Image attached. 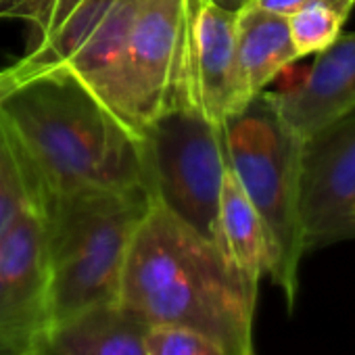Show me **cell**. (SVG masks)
Returning a JSON list of instances; mask_svg holds the SVG:
<instances>
[{"mask_svg": "<svg viewBox=\"0 0 355 355\" xmlns=\"http://www.w3.org/2000/svg\"><path fill=\"white\" fill-rule=\"evenodd\" d=\"M117 303L146 326L199 330L241 353L257 355V293L218 245L150 197L123 261Z\"/></svg>", "mask_w": 355, "mask_h": 355, "instance_id": "6da1fadb", "label": "cell"}, {"mask_svg": "<svg viewBox=\"0 0 355 355\" xmlns=\"http://www.w3.org/2000/svg\"><path fill=\"white\" fill-rule=\"evenodd\" d=\"M0 123L38 203L78 191L146 193L140 138L67 76L49 73L13 92Z\"/></svg>", "mask_w": 355, "mask_h": 355, "instance_id": "7a4b0ae2", "label": "cell"}, {"mask_svg": "<svg viewBox=\"0 0 355 355\" xmlns=\"http://www.w3.org/2000/svg\"><path fill=\"white\" fill-rule=\"evenodd\" d=\"M146 0H0V19L30 28L28 53L80 82L136 138L130 53Z\"/></svg>", "mask_w": 355, "mask_h": 355, "instance_id": "3957f363", "label": "cell"}, {"mask_svg": "<svg viewBox=\"0 0 355 355\" xmlns=\"http://www.w3.org/2000/svg\"><path fill=\"white\" fill-rule=\"evenodd\" d=\"M49 245V324L117 301L132 236L148 207L144 191H78L40 203Z\"/></svg>", "mask_w": 355, "mask_h": 355, "instance_id": "277c9868", "label": "cell"}, {"mask_svg": "<svg viewBox=\"0 0 355 355\" xmlns=\"http://www.w3.org/2000/svg\"><path fill=\"white\" fill-rule=\"evenodd\" d=\"M228 167L255 207L270 245L268 276L293 311L305 255L301 226L303 138L280 117L268 92L222 123Z\"/></svg>", "mask_w": 355, "mask_h": 355, "instance_id": "5b68a950", "label": "cell"}, {"mask_svg": "<svg viewBox=\"0 0 355 355\" xmlns=\"http://www.w3.org/2000/svg\"><path fill=\"white\" fill-rule=\"evenodd\" d=\"M146 193L220 247V193L228 167L222 125L193 107L155 117L140 134Z\"/></svg>", "mask_w": 355, "mask_h": 355, "instance_id": "8992f818", "label": "cell"}, {"mask_svg": "<svg viewBox=\"0 0 355 355\" xmlns=\"http://www.w3.org/2000/svg\"><path fill=\"white\" fill-rule=\"evenodd\" d=\"M305 253L355 239V111L303 140Z\"/></svg>", "mask_w": 355, "mask_h": 355, "instance_id": "52a82bcc", "label": "cell"}, {"mask_svg": "<svg viewBox=\"0 0 355 355\" xmlns=\"http://www.w3.org/2000/svg\"><path fill=\"white\" fill-rule=\"evenodd\" d=\"M184 103L222 125L243 109L236 71V11L214 0H184Z\"/></svg>", "mask_w": 355, "mask_h": 355, "instance_id": "ba28073f", "label": "cell"}, {"mask_svg": "<svg viewBox=\"0 0 355 355\" xmlns=\"http://www.w3.org/2000/svg\"><path fill=\"white\" fill-rule=\"evenodd\" d=\"M49 245L40 203H30L0 234V334L34 340L49 322Z\"/></svg>", "mask_w": 355, "mask_h": 355, "instance_id": "9c48e42d", "label": "cell"}, {"mask_svg": "<svg viewBox=\"0 0 355 355\" xmlns=\"http://www.w3.org/2000/svg\"><path fill=\"white\" fill-rule=\"evenodd\" d=\"M268 98L303 140L355 111V32L340 34L315 53L311 69L297 86L268 92Z\"/></svg>", "mask_w": 355, "mask_h": 355, "instance_id": "30bf717a", "label": "cell"}, {"mask_svg": "<svg viewBox=\"0 0 355 355\" xmlns=\"http://www.w3.org/2000/svg\"><path fill=\"white\" fill-rule=\"evenodd\" d=\"M146 328L117 301H109L49 324L32 349L38 355H146Z\"/></svg>", "mask_w": 355, "mask_h": 355, "instance_id": "8fae6325", "label": "cell"}, {"mask_svg": "<svg viewBox=\"0 0 355 355\" xmlns=\"http://www.w3.org/2000/svg\"><path fill=\"white\" fill-rule=\"evenodd\" d=\"M297 57L288 19L253 3L236 11V71L243 105L261 94Z\"/></svg>", "mask_w": 355, "mask_h": 355, "instance_id": "7c38bea8", "label": "cell"}, {"mask_svg": "<svg viewBox=\"0 0 355 355\" xmlns=\"http://www.w3.org/2000/svg\"><path fill=\"white\" fill-rule=\"evenodd\" d=\"M218 226L226 259L245 284L259 293V282L270 270V245L255 207L230 167H226L222 182Z\"/></svg>", "mask_w": 355, "mask_h": 355, "instance_id": "4fadbf2b", "label": "cell"}, {"mask_svg": "<svg viewBox=\"0 0 355 355\" xmlns=\"http://www.w3.org/2000/svg\"><path fill=\"white\" fill-rule=\"evenodd\" d=\"M355 0H309L288 19L297 57L315 55L330 46L340 34Z\"/></svg>", "mask_w": 355, "mask_h": 355, "instance_id": "5bb4252c", "label": "cell"}, {"mask_svg": "<svg viewBox=\"0 0 355 355\" xmlns=\"http://www.w3.org/2000/svg\"><path fill=\"white\" fill-rule=\"evenodd\" d=\"M30 203H38L32 180L9 134L0 123V234Z\"/></svg>", "mask_w": 355, "mask_h": 355, "instance_id": "9a60e30c", "label": "cell"}, {"mask_svg": "<svg viewBox=\"0 0 355 355\" xmlns=\"http://www.w3.org/2000/svg\"><path fill=\"white\" fill-rule=\"evenodd\" d=\"M144 347L146 355H247L199 330L182 326H148Z\"/></svg>", "mask_w": 355, "mask_h": 355, "instance_id": "2e32d148", "label": "cell"}, {"mask_svg": "<svg viewBox=\"0 0 355 355\" xmlns=\"http://www.w3.org/2000/svg\"><path fill=\"white\" fill-rule=\"evenodd\" d=\"M49 73H53V69L49 65L32 59L30 55H24L13 65L0 69V105H3L13 92L24 88L26 84H30L38 78H44Z\"/></svg>", "mask_w": 355, "mask_h": 355, "instance_id": "e0dca14e", "label": "cell"}, {"mask_svg": "<svg viewBox=\"0 0 355 355\" xmlns=\"http://www.w3.org/2000/svg\"><path fill=\"white\" fill-rule=\"evenodd\" d=\"M253 5L270 11V13H276V15H282V17H291L293 13H297L301 7H305L309 0H251Z\"/></svg>", "mask_w": 355, "mask_h": 355, "instance_id": "ac0fdd59", "label": "cell"}, {"mask_svg": "<svg viewBox=\"0 0 355 355\" xmlns=\"http://www.w3.org/2000/svg\"><path fill=\"white\" fill-rule=\"evenodd\" d=\"M30 347H32L30 340H19L0 334V355H26Z\"/></svg>", "mask_w": 355, "mask_h": 355, "instance_id": "d6986e66", "label": "cell"}, {"mask_svg": "<svg viewBox=\"0 0 355 355\" xmlns=\"http://www.w3.org/2000/svg\"><path fill=\"white\" fill-rule=\"evenodd\" d=\"M214 3H216L218 7L228 9V11H239V9H243L245 5H249L251 0H214Z\"/></svg>", "mask_w": 355, "mask_h": 355, "instance_id": "ffe728a7", "label": "cell"}, {"mask_svg": "<svg viewBox=\"0 0 355 355\" xmlns=\"http://www.w3.org/2000/svg\"><path fill=\"white\" fill-rule=\"evenodd\" d=\"M26 355H38V353H36V351H34V349H32V347H30V351H28V353H26Z\"/></svg>", "mask_w": 355, "mask_h": 355, "instance_id": "44dd1931", "label": "cell"}]
</instances>
